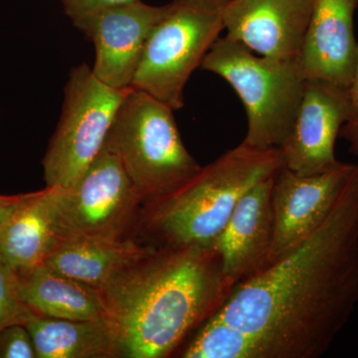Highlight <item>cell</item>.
<instances>
[{
	"label": "cell",
	"instance_id": "1",
	"mask_svg": "<svg viewBox=\"0 0 358 358\" xmlns=\"http://www.w3.org/2000/svg\"><path fill=\"white\" fill-rule=\"evenodd\" d=\"M358 305V164L322 224L240 282L212 319L258 341L261 358L326 355Z\"/></svg>",
	"mask_w": 358,
	"mask_h": 358
},
{
	"label": "cell",
	"instance_id": "2",
	"mask_svg": "<svg viewBox=\"0 0 358 358\" xmlns=\"http://www.w3.org/2000/svg\"><path fill=\"white\" fill-rule=\"evenodd\" d=\"M232 287L213 246L157 247L102 292L122 357L164 358L212 317Z\"/></svg>",
	"mask_w": 358,
	"mask_h": 358
},
{
	"label": "cell",
	"instance_id": "3",
	"mask_svg": "<svg viewBox=\"0 0 358 358\" xmlns=\"http://www.w3.org/2000/svg\"><path fill=\"white\" fill-rule=\"evenodd\" d=\"M282 166L280 148L242 141L173 192L147 202L145 230L157 240L155 247L213 246L240 199Z\"/></svg>",
	"mask_w": 358,
	"mask_h": 358
},
{
	"label": "cell",
	"instance_id": "4",
	"mask_svg": "<svg viewBox=\"0 0 358 358\" xmlns=\"http://www.w3.org/2000/svg\"><path fill=\"white\" fill-rule=\"evenodd\" d=\"M202 70L225 80L243 103L250 147L280 148L298 115L307 77L300 57L257 56L241 42L219 37L205 56Z\"/></svg>",
	"mask_w": 358,
	"mask_h": 358
},
{
	"label": "cell",
	"instance_id": "5",
	"mask_svg": "<svg viewBox=\"0 0 358 358\" xmlns=\"http://www.w3.org/2000/svg\"><path fill=\"white\" fill-rule=\"evenodd\" d=\"M173 112L166 103L131 87L103 143V148L121 160L145 203L173 192L202 167L186 150Z\"/></svg>",
	"mask_w": 358,
	"mask_h": 358
},
{
	"label": "cell",
	"instance_id": "6",
	"mask_svg": "<svg viewBox=\"0 0 358 358\" xmlns=\"http://www.w3.org/2000/svg\"><path fill=\"white\" fill-rule=\"evenodd\" d=\"M230 0H171L148 36L133 88L178 110L185 89L224 30Z\"/></svg>",
	"mask_w": 358,
	"mask_h": 358
},
{
	"label": "cell",
	"instance_id": "7",
	"mask_svg": "<svg viewBox=\"0 0 358 358\" xmlns=\"http://www.w3.org/2000/svg\"><path fill=\"white\" fill-rule=\"evenodd\" d=\"M131 88L103 84L86 64L71 69L60 120L42 160L47 187H69L85 173Z\"/></svg>",
	"mask_w": 358,
	"mask_h": 358
},
{
	"label": "cell",
	"instance_id": "8",
	"mask_svg": "<svg viewBox=\"0 0 358 358\" xmlns=\"http://www.w3.org/2000/svg\"><path fill=\"white\" fill-rule=\"evenodd\" d=\"M50 188L49 217L60 240H122L143 202L121 160L106 148L69 187Z\"/></svg>",
	"mask_w": 358,
	"mask_h": 358
},
{
	"label": "cell",
	"instance_id": "9",
	"mask_svg": "<svg viewBox=\"0 0 358 358\" xmlns=\"http://www.w3.org/2000/svg\"><path fill=\"white\" fill-rule=\"evenodd\" d=\"M166 9L136 0L72 21L95 47L94 75L112 88H131L150 33Z\"/></svg>",
	"mask_w": 358,
	"mask_h": 358
},
{
	"label": "cell",
	"instance_id": "10",
	"mask_svg": "<svg viewBox=\"0 0 358 358\" xmlns=\"http://www.w3.org/2000/svg\"><path fill=\"white\" fill-rule=\"evenodd\" d=\"M348 115L346 89L307 79L293 128L280 148L284 166L300 176H315L341 166L336 143Z\"/></svg>",
	"mask_w": 358,
	"mask_h": 358
},
{
	"label": "cell",
	"instance_id": "11",
	"mask_svg": "<svg viewBox=\"0 0 358 358\" xmlns=\"http://www.w3.org/2000/svg\"><path fill=\"white\" fill-rule=\"evenodd\" d=\"M353 166L343 162L333 171L315 176H300L282 166L273 186L274 235L267 266L287 255L319 227Z\"/></svg>",
	"mask_w": 358,
	"mask_h": 358
},
{
	"label": "cell",
	"instance_id": "12",
	"mask_svg": "<svg viewBox=\"0 0 358 358\" xmlns=\"http://www.w3.org/2000/svg\"><path fill=\"white\" fill-rule=\"evenodd\" d=\"M313 0H230L226 36L259 55L300 57Z\"/></svg>",
	"mask_w": 358,
	"mask_h": 358
},
{
	"label": "cell",
	"instance_id": "13",
	"mask_svg": "<svg viewBox=\"0 0 358 358\" xmlns=\"http://www.w3.org/2000/svg\"><path fill=\"white\" fill-rule=\"evenodd\" d=\"M275 174L245 193L214 242L224 277L232 288L267 266L274 235L272 192Z\"/></svg>",
	"mask_w": 358,
	"mask_h": 358
},
{
	"label": "cell",
	"instance_id": "14",
	"mask_svg": "<svg viewBox=\"0 0 358 358\" xmlns=\"http://www.w3.org/2000/svg\"><path fill=\"white\" fill-rule=\"evenodd\" d=\"M358 0H313L300 62L307 79L348 88L357 63Z\"/></svg>",
	"mask_w": 358,
	"mask_h": 358
},
{
	"label": "cell",
	"instance_id": "15",
	"mask_svg": "<svg viewBox=\"0 0 358 358\" xmlns=\"http://www.w3.org/2000/svg\"><path fill=\"white\" fill-rule=\"evenodd\" d=\"M157 249L131 240H60L44 264L102 293L120 275Z\"/></svg>",
	"mask_w": 358,
	"mask_h": 358
},
{
	"label": "cell",
	"instance_id": "16",
	"mask_svg": "<svg viewBox=\"0 0 358 358\" xmlns=\"http://www.w3.org/2000/svg\"><path fill=\"white\" fill-rule=\"evenodd\" d=\"M24 326L37 358L122 357L117 329L110 319L72 320L30 313Z\"/></svg>",
	"mask_w": 358,
	"mask_h": 358
},
{
	"label": "cell",
	"instance_id": "17",
	"mask_svg": "<svg viewBox=\"0 0 358 358\" xmlns=\"http://www.w3.org/2000/svg\"><path fill=\"white\" fill-rule=\"evenodd\" d=\"M50 187L21 194L13 214L0 227V258L20 275L41 265L60 239L49 217Z\"/></svg>",
	"mask_w": 358,
	"mask_h": 358
},
{
	"label": "cell",
	"instance_id": "18",
	"mask_svg": "<svg viewBox=\"0 0 358 358\" xmlns=\"http://www.w3.org/2000/svg\"><path fill=\"white\" fill-rule=\"evenodd\" d=\"M20 278L21 299L37 315L72 320L109 319L100 291L46 264Z\"/></svg>",
	"mask_w": 358,
	"mask_h": 358
},
{
	"label": "cell",
	"instance_id": "19",
	"mask_svg": "<svg viewBox=\"0 0 358 358\" xmlns=\"http://www.w3.org/2000/svg\"><path fill=\"white\" fill-rule=\"evenodd\" d=\"M31 313L21 299L20 274L0 258V331L24 324Z\"/></svg>",
	"mask_w": 358,
	"mask_h": 358
},
{
	"label": "cell",
	"instance_id": "20",
	"mask_svg": "<svg viewBox=\"0 0 358 358\" xmlns=\"http://www.w3.org/2000/svg\"><path fill=\"white\" fill-rule=\"evenodd\" d=\"M0 358H37L31 334L24 324H11L0 331Z\"/></svg>",
	"mask_w": 358,
	"mask_h": 358
},
{
	"label": "cell",
	"instance_id": "21",
	"mask_svg": "<svg viewBox=\"0 0 358 358\" xmlns=\"http://www.w3.org/2000/svg\"><path fill=\"white\" fill-rule=\"evenodd\" d=\"M348 96V120L341 127L339 136L348 141L350 152L358 155V44L357 63L352 81L346 88Z\"/></svg>",
	"mask_w": 358,
	"mask_h": 358
},
{
	"label": "cell",
	"instance_id": "22",
	"mask_svg": "<svg viewBox=\"0 0 358 358\" xmlns=\"http://www.w3.org/2000/svg\"><path fill=\"white\" fill-rule=\"evenodd\" d=\"M134 1L136 0H60L64 13L71 21Z\"/></svg>",
	"mask_w": 358,
	"mask_h": 358
},
{
	"label": "cell",
	"instance_id": "23",
	"mask_svg": "<svg viewBox=\"0 0 358 358\" xmlns=\"http://www.w3.org/2000/svg\"><path fill=\"white\" fill-rule=\"evenodd\" d=\"M21 199V194L13 195V196H6L0 195V227L13 214L14 209L17 206L18 202Z\"/></svg>",
	"mask_w": 358,
	"mask_h": 358
}]
</instances>
